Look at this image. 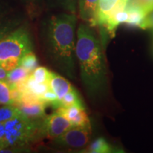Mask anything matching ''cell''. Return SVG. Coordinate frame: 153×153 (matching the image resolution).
I'll list each match as a JSON object with an SVG mask.
<instances>
[{"mask_svg":"<svg viewBox=\"0 0 153 153\" xmlns=\"http://www.w3.org/2000/svg\"><path fill=\"white\" fill-rule=\"evenodd\" d=\"M75 14L53 15L43 33V46L48 60L71 79H76Z\"/></svg>","mask_w":153,"mask_h":153,"instance_id":"cell-1","label":"cell"},{"mask_svg":"<svg viewBox=\"0 0 153 153\" xmlns=\"http://www.w3.org/2000/svg\"><path fill=\"white\" fill-rule=\"evenodd\" d=\"M76 59L79 63L82 84L91 97L106 91L108 71L103 43L89 25L80 24L76 31Z\"/></svg>","mask_w":153,"mask_h":153,"instance_id":"cell-2","label":"cell"},{"mask_svg":"<svg viewBox=\"0 0 153 153\" xmlns=\"http://www.w3.org/2000/svg\"><path fill=\"white\" fill-rule=\"evenodd\" d=\"M43 119H30L21 113L12 119L0 123V150L13 149L16 152L28 150V147L43 137Z\"/></svg>","mask_w":153,"mask_h":153,"instance_id":"cell-3","label":"cell"},{"mask_svg":"<svg viewBox=\"0 0 153 153\" xmlns=\"http://www.w3.org/2000/svg\"><path fill=\"white\" fill-rule=\"evenodd\" d=\"M33 44L25 27L10 30L0 38V66L7 72L19 65L21 59L32 52Z\"/></svg>","mask_w":153,"mask_h":153,"instance_id":"cell-4","label":"cell"},{"mask_svg":"<svg viewBox=\"0 0 153 153\" xmlns=\"http://www.w3.org/2000/svg\"><path fill=\"white\" fill-rule=\"evenodd\" d=\"M91 126H72L60 136L53 139L51 145L64 150H79L85 148L91 138Z\"/></svg>","mask_w":153,"mask_h":153,"instance_id":"cell-5","label":"cell"},{"mask_svg":"<svg viewBox=\"0 0 153 153\" xmlns=\"http://www.w3.org/2000/svg\"><path fill=\"white\" fill-rule=\"evenodd\" d=\"M72 127V124L68 119L56 111L44 118L42 123L43 137L54 139Z\"/></svg>","mask_w":153,"mask_h":153,"instance_id":"cell-6","label":"cell"},{"mask_svg":"<svg viewBox=\"0 0 153 153\" xmlns=\"http://www.w3.org/2000/svg\"><path fill=\"white\" fill-rule=\"evenodd\" d=\"M79 15L90 26H97V13L99 0H77Z\"/></svg>","mask_w":153,"mask_h":153,"instance_id":"cell-7","label":"cell"},{"mask_svg":"<svg viewBox=\"0 0 153 153\" xmlns=\"http://www.w3.org/2000/svg\"><path fill=\"white\" fill-rule=\"evenodd\" d=\"M121 0H99L97 13V26L100 28L120 5Z\"/></svg>","mask_w":153,"mask_h":153,"instance_id":"cell-8","label":"cell"},{"mask_svg":"<svg viewBox=\"0 0 153 153\" xmlns=\"http://www.w3.org/2000/svg\"><path fill=\"white\" fill-rule=\"evenodd\" d=\"M20 112L26 117L33 120H42L46 116L44 103H30V104H19L15 105Z\"/></svg>","mask_w":153,"mask_h":153,"instance_id":"cell-9","label":"cell"},{"mask_svg":"<svg viewBox=\"0 0 153 153\" xmlns=\"http://www.w3.org/2000/svg\"><path fill=\"white\" fill-rule=\"evenodd\" d=\"M48 85L50 89L56 94L59 101L61 100L67 93L74 89L71 84L65 78L55 72H53Z\"/></svg>","mask_w":153,"mask_h":153,"instance_id":"cell-10","label":"cell"},{"mask_svg":"<svg viewBox=\"0 0 153 153\" xmlns=\"http://www.w3.org/2000/svg\"><path fill=\"white\" fill-rule=\"evenodd\" d=\"M30 74L31 73L28 72L26 69L19 65L11 71L8 72L6 81L8 82L10 87H14L19 82L26 80Z\"/></svg>","mask_w":153,"mask_h":153,"instance_id":"cell-11","label":"cell"},{"mask_svg":"<svg viewBox=\"0 0 153 153\" xmlns=\"http://www.w3.org/2000/svg\"><path fill=\"white\" fill-rule=\"evenodd\" d=\"M125 9H137L147 14L153 10V0H127Z\"/></svg>","mask_w":153,"mask_h":153,"instance_id":"cell-12","label":"cell"},{"mask_svg":"<svg viewBox=\"0 0 153 153\" xmlns=\"http://www.w3.org/2000/svg\"><path fill=\"white\" fill-rule=\"evenodd\" d=\"M87 152L92 153H108L114 151L106 139H104V137H99L90 143V145L87 148Z\"/></svg>","mask_w":153,"mask_h":153,"instance_id":"cell-13","label":"cell"},{"mask_svg":"<svg viewBox=\"0 0 153 153\" xmlns=\"http://www.w3.org/2000/svg\"><path fill=\"white\" fill-rule=\"evenodd\" d=\"M78 106L82 108H85L80 99L79 94L77 93L74 88L71 91L67 93L64 97L60 100V106Z\"/></svg>","mask_w":153,"mask_h":153,"instance_id":"cell-14","label":"cell"},{"mask_svg":"<svg viewBox=\"0 0 153 153\" xmlns=\"http://www.w3.org/2000/svg\"><path fill=\"white\" fill-rule=\"evenodd\" d=\"M20 114V111L14 105H3L0 107V123L12 119Z\"/></svg>","mask_w":153,"mask_h":153,"instance_id":"cell-15","label":"cell"},{"mask_svg":"<svg viewBox=\"0 0 153 153\" xmlns=\"http://www.w3.org/2000/svg\"><path fill=\"white\" fill-rule=\"evenodd\" d=\"M53 72L45 67H37L32 72V76L36 82L41 84H48Z\"/></svg>","mask_w":153,"mask_h":153,"instance_id":"cell-16","label":"cell"},{"mask_svg":"<svg viewBox=\"0 0 153 153\" xmlns=\"http://www.w3.org/2000/svg\"><path fill=\"white\" fill-rule=\"evenodd\" d=\"M0 104L14 105L11 97V87L6 80H0Z\"/></svg>","mask_w":153,"mask_h":153,"instance_id":"cell-17","label":"cell"},{"mask_svg":"<svg viewBox=\"0 0 153 153\" xmlns=\"http://www.w3.org/2000/svg\"><path fill=\"white\" fill-rule=\"evenodd\" d=\"M126 11H128V17L125 24L131 27H139L146 14L137 9H129Z\"/></svg>","mask_w":153,"mask_h":153,"instance_id":"cell-18","label":"cell"},{"mask_svg":"<svg viewBox=\"0 0 153 153\" xmlns=\"http://www.w3.org/2000/svg\"><path fill=\"white\" fill-rule=\"evenodd\" d=\"M38 62L37 57H36V55L32 52L25 55L21 59L20 63H19V65L26 69L30 73H32L35 70V69L38 67Z\"/></svg>","mask_w":153,"mask_h":153,"instance_id":"cell-19","label":"cell"},{"mask_svg":"<svg viewBox=\"0 0 153 153\" xmlns=\"http://www.w3.org/2000/svg\"><path fill=\"white\" fill-rule=\"evenodd\" d=\"M72 126L75 127H82V126H91L90 120L88 117L87 113L85 109H82L79 114L70 121Z\"/></svg>","mask_w":153,"mask_h":153,"instance_id":"cell-20","label":"cell"},{"mask_svg":"<svg viewBox=\"0 0 153 153\" xmlns=\"http://www.w3.org/2000/svg\"><path fill=\"white\" fill-rule=\"evenodd\" d=\"M58 2L62 7L69 13L75 14L76 11L77 0H58Z\"/></svg>","mask_w":153,"mask_h":153,"instance_id":"cell-21","label":"cell"},{"mask_svg":"<svg viewBox=\"0 0 153 153\" xmlns=\"http://www.w3.org/2000/svg\"><path fill=\"white\" fill-rule=\"evenodd\" d=\"M139 27L144 30L151 29L153 28V10L146 14Z\"/></svg>","mask_w":153,"mask_h":153,"instance_id":"cell-22","label":"cell"},{"mask_svg":"<svg viewBox=\"0 0 153 153\" xmlns=\"http://www.w3.org/2000/svg\"><path fill=\"white\" fill-rule=\"evenodd\" d=\"M11 30V26L9 24H0V38H1L6 33Z\"/></svg>","mask_w":153,"mask_h":153,"instance_id":"cell-23","label":"cell"},{"mask_svg":"<svg viewBox=\"0 0 153 153\" xmlns=\"http://www.w3.org/2000/svg\"><path fill=\"white\" fill-rule=\"evenodd\" d=\"M7 74H8V72L0 66V80L7 79Z\"/></svg>","mask_w":153,"mask_h":153,"instance_id":"cell-24","label":"cell"},{"mask_svg":"<svg viewBox=\"0 0 153 153\" xmlns=\"http://www.w3.org/2000/svg\"><path fill=\"white\" fill-rule=\"evenodd\" d=\"M26 3H27L28 5L30 6H35L36 4H37L38 3H39V1L41 0H24Z\"/></svg>","mask_w":153,"mask_h":153,"instance_id":"cell-25","label":"cell"},{"mask_svg":"<svg viewBox=\"0 0 153 153\" xmlns=\"http://www.w3.org/2000/svg\"><path fill=\"white\" fill-rule=\"evenodd\" d=\"M151 54H152L153 57V41L152 43V45H151Z\"/></svg>","mask_w":153,"mask_h":153,"instance_id":"cell-26","label":"cell"},{"mask_svg":"<svg viewBox=\"0 0 153 153\" xmlns=\"http://www.w3.org/2000/svg\"><path fill=\"white\" fill-rule=\"evenodd\" d=\"M151 33H152V36H153V28H151Z\"/></svg>","mask_w":153,"mask_h":153,"instance_id":"cell-27","label":"cell"}]
</instances>
